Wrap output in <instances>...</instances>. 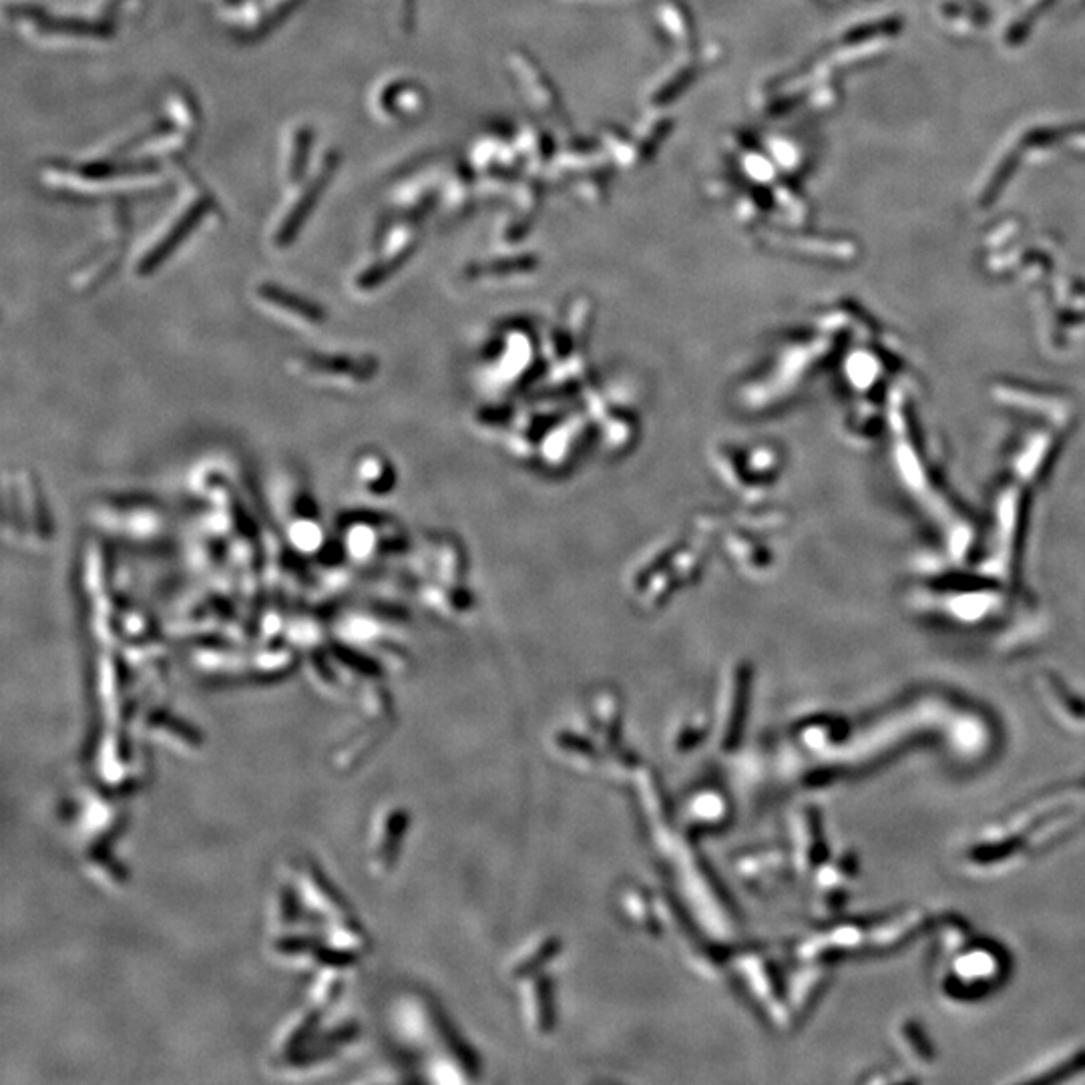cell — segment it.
Segmentation results:
<instances>
[{
	"mask_svg": "<svg viewBox=\"0 0 1085 1085\" xmlns=\"http://www.w3.org/2000/svg\"><path fill=\"white\" fill-rule=\"evenodd\" d=\"M15 19L33 23L39 33L43 35H59V37H87V39H107L115 33V27L111 23H89L79 19H61L47 15L39 11L37 7H13L11 11Z\"/></svg>",
	"mask_w": 1085,
	"mask_h": 1085,
	"instance_id": "6da1fadb",
	"label": "cell"
},
{
	"mask_svg": "<svg viewBox=\"0 0 1085 1085\" xmlns=\"http://www.w3.org/2000/svg\"><path fill=\"white\" fill-rule=\"evenodd\" d=\"M211 207H213L211 195H209V197H207V195H201V197L197 199V203L189 205V207L185 209V213L181 215V220H177V222L171 226V230L163 236V240H159V242L155 244V248L141 260L139 272H141V274H151L155 268H159V264H163V262L175 252V248H177L181 242H185V238L201 224V220L205 217V213H207Z\"/></svg>",
	"mask_w": 1085,
	"mask_h": 1085,
	"instance_id": "7a4b0ae2",
	"label": "cell"
},
{
	"mask_svg": "<svg viewBox=\"0 0 1085 1085\" xmlns=\"http://www.w3.org/2000/svg\"><path fill=\"white\" fill-rule=\"evenodd\" d=\"M338 161H340V155H336L334 151L326 155L324 163L320 165V171H318V175H316V177H314V179L310 181L308 189H306V191H304V193L300 195L298 203H296V205L292 207V211L288 213V217H286V220H284V224L280 226V230H278V236H276V240H278V244H280V246H284V244H290V242H292V240H294V238L298 236V232H300V228H302L304 220H308V215H310V211H312V209H314V205H316V199H318V195H320V193L324 191L326 183L330 181V177H332V173H334V169H336Z\"/></svg>",
	"mask_w": 1085,
	"mask_h": 1085,
	"instance_id": "3957f363",
	"label": "cell"
},
{
	"mask_svg": "<svg viewBox=\"0 0 1085 1085\" xmlns=\"http://www.w3.org/2000/svg\"><path fill=\"white\" fill-rule=\"evenodd\" d=\"M260 294H262V298L266 302L276 304V306H280L284 310H292L296 316H300L304 320H310V322L324 320V312L316 304H312L308 300L304 302L300 296H294V294H290V292H286V290H282L278 286H264V288H260Z\"/></svg>",
	"mask_w": 1085,
	"mask_h": 1085,
	"instance_id": "277c9868",
	"label": "cell"
},
{
	"mask_svg": "<svg viewBox=\"0 0 1085 1085\" xmlns=\"http://www.w3.org/2000/svg\"><path fill=\"white\" fill-rule=\"evenodd\" d=\"M312 141H314V131H312L310 127H302V129L296 133L294 155H292V161H290V175H292V179H300V177H302L304 167L308 165V155H310V149H312Z\"/></svg>",
	"mask_w": 1085,
	"mask_h": 1085,
	"instance_id": "5b68a950",
	"label": "cell"
}]
</instances>
